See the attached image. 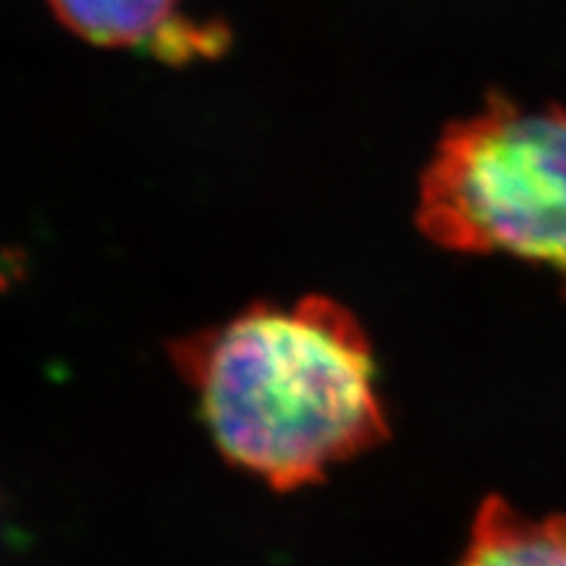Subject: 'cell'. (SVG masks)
Returning a JSON list of instances; mask_svg holds the SVG:
<instances>
[{"instance_id":"7a4b0ae2","label":"cell","mask_w":566,"mask_h":566,"mask_svg":"<svg viewBox=\"0 0 566 566\" xmlns=\"http://www.w3.org/2000/svg\"><path fill=\"white\" fill-rule=\"evenodd\" d=\"M415 218L443 250L512 254L566 275V108L495 95L446 126Z\"/></svg>"},{"instance_id":"3957f363","label":"cell","mask_w":566,"mask_h":566,"mask_svg":"<svg viewBox=\"0 0 566 566\" xmlns=\"http://www.w3.org/2000/svg\"><path fill=\"white\" fill-rule=\"evenodd\" d=\"M63 30L105 51H150L166 63L210 59L226 45L218 27L181 17L179 0H48Z\"/></svg>"},{"instance_id":"277c9868","label":"cell","mask_w":566,"mask_h":566,"mask_svg":"<svg viewBox=\"0 0 566 566\" xmlns=\"http://www.w3.org/2000/svg\"><path fill=\"white\" fill-rule=\"evenodd\" d=\"M457 566H566V516H530L488 499Z\"/></svg>"},{"instance_id":"6da1fadb","label":"cell","mask_w":566,"mask_h":566,"mask_svg":"<svg viewBox=\"0 0 566 566\" xmlns=\"http://www.w3.org/2000/svg\"><path fill=\"white\" fill-rule=\"evenodd\" d=\"M168 357L218 454L279 493L391 436L370 338L334 296L254 302L168 342Z\"/></svg>"}]
</instances>
